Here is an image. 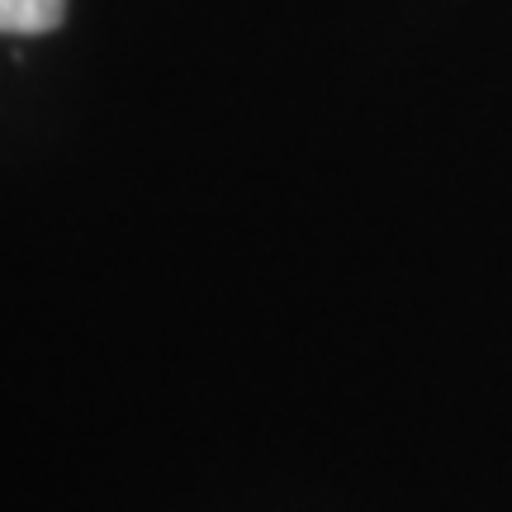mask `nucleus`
Returning a JSON list of instances; mask_svg holds the SVG:
<instances>
[{
  "label": "nucleus",
  "mask_w": 512,
  "mask_h": 512,
  "mask_svg": "<svg viewBox=\"0 0 512 512\" xmlns=\"http://www.w3.org/2000/svg\"><path fill=\"white\" fill-rule=\"evenodd\" d=\"M62 15H67V0H0V34H53Z\"/></svg>",
  "instance_id": "obj_1"
}]
</instances>
